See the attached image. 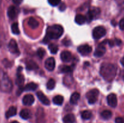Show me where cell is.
<instances>
[{"label": "cell", "instance_id": "obj_22", "mask_svg": "<svg viewBox=\"0 0 124 123\" xmlns=\"http://www.w3.org/2000/svg\"><path fill=\"white\" fill-rule=\"evenodd\" d=\"M38 88V85L36 83H33V82H31L28 84H26L24 88V90L25 91H33L35 90Z\"/></svg>", "mask_w": 124, "mask_h": 123}, {"label": "cell", "instance_id": "obj_17", "mask_svg": "<svg viewBox=\"0 0 124 123\" xmlns=\"http://www.w3.org/2000/svg\"><path fill=\"white\" fill-rule=\"evenodd\" d=\"M17 112V109L16 107H15V106H11L10 107H9V109H8V110L7 111L6 113V116L7 118H9L10 117L13 116L15 115L16 114Z\"/></svg>", "mask_w": 124, "mask_h": 123}, {"label": "cell", "instance_id": "obj_25", "mask_svg": "<svg viewBox=\"0 0 124 123\" xmlns=\"http://www.w3.org/2000/svg\"><path fill=\"white\" fill-rule=\"evenodd\" d=\"M53 102L54 104L60 106V105L62 104L63 102H64V98L61 95H56L53 97Z\"/></svg>", "mask_w": 124, "mask_h": 123}, {"label": "cell", "instance_id": "obj_9", "mask_svg": "<svg viewBox=\"0 0 124 123\" xmlns=\"http://www.w3.org/2000/svg\"><path fill=\"white\" fill-rule=\"evenodd\" d=\"M8 49L12 54H17L19 53V50L18 49V45L15 39H11L8 43Z\"/></svg>", "mask_w": 124, "mask_h": 123}, {"label": "cell", "instance_id": "obj_11", "mask_svg": "<svg viewBox=\"0 0 124 123\" xmlns=\"http://www.w3.org/2000/svg\"><path fill=\"white\" fill-rule=\"evenodd\" d=\"M55 60L53 57H49L45 62V67L48 71H53L55 68Z\"/></svg>", "mask_w": 124, "mask_h": 123}, {"label": "cell", "instance_id": "obj_42", "mask_svg": "<svg viewBox=\"0 0 124 123\" xmlns=\"http://www.w3.org/2000/svg\"></svg>", "mask_w": 124, "mask_h": 123}, {"label": "cell", "instance_id": "obj_26", "mask_svg": "<svg viewBox=\"0 0 124 123\" xmlns=\"http://www.w3.org/2000/svg\"><path fill=\"white\" fill-rule=\"evenodd\" d=\"M101 116L104 119H109L112 116V112L108 110H105L102 112Z\"/></svg>", "mask_w": 124, "mask_h": 123}, {"label": "cell", "instance_id": "obj_20", "mask_svg": "<svg viewBox=\"0 0 124 123\" xmlns=\"http://www.w3.org/2000/svg\"><path fill=\"white\" fill-rule=\"evenodd\" d=\"M28 25H29L30 28L33 29H35L36 28L38 27L39 26V22L36 20L35 18H29V21H28Z\"/></svg>", "mask_w": 124, "mask_h": 123}, {"label": "cell", "instance_id": "obj_37", "mask_svg": "<svg viewBox=\"0 0 124 123\" xmlns=\"http://www.w3.org/2000/svg\"><path fill=\"white\" fill-rule=\"evenodd\" d=\"M13 3L16 5H20L23 2V0H12Z\"/></svg>", "mask_w": 124, "mask_h": 123}, {"label": "cell", "instance_id": "obj_16", "mask_svg": "<svg viewBox=\"0 0 124 123\" xmlns=\"http://www.w3.org/2000/svg\"><path fill=\"white\" fill-rule=\"evenodd\" d=\"M61 59L64 62H69L72 59L71 53L69 51H64L61 54Z\"/></svg>", "mask_w": 124, "mask_h": 123}, {"label": "cell", "instance_id": "obj_23", "mask_svg": "<svg viewBox=\"0 0 124 123\" xmlns=\"http://www.w3.org/2000/svg\"><path fill=\"white\" fill-rule=\"evenodd\" d=\"M75 121V117L73 114H68L63 118L64 123H74Z\"/></svg>", "mask_w": 124, "mask_h": 123}, {"label": "cell", "instance_id": "obj_29", "mask_svg": "<svg viewBox=\"0 0 124 123\" xmlns=\"http://www.w3.org/2000/svg\"><path fill=\"white\" fill-rule=\"evenodd\" d=\"M48 49L52 54H56L58 51V46L54 43H51L48 45Z\"/></svg>", "mask_w": 124, "mask_h": 123}, {"label": "cell", "instance_id": "obj_4", "mask_svg": "<svg viewBox=\"0 0 124 123\" xmlns=\"http://www.w3.org/2000/svg\"><path fill=\"white\" fill-rule=\"evenodd\" d=\"M99 90L98 89H92V90H90L89 92L87 93L86 94V96L88 100V102L91 104H94L96 102L97 100H98V96H99Z\"/></svg>", "mask_w": 124, "mask_h": 123}, {"label": "cell", "instance_id": "obj_21", "mask_svg": "<svg viewBox=\"0 0 124 123\" xmlns=\"http://www.w3.org/2000/svg\"><path fill=\"white\" fill-rule=\"evenodd\" d=\"M75 22L76 23H77L79 25H82V24H84L87 20V19H86V16L82 15L81 14H78L75 16Z\"/></svg>", "mask_w": 124, "mask_h": 123}, {"label": "cell", "instance_id": "obj_35", "mask_svg": "<svg viewBox=\"0 0 124 123\" xmlns=\"http://www.w3.org/2000/svg\"><path fill=\"white\" fill-rule=\"evenodd\" d=\"M119 25L120 29L122 30H124V18L120 20Z\"/></svg>", "mask_w": 124, "mask_h": 123}, {"label": "cell", "instance_id": "obj_10", "mask_svg": "<svg viewBox=\"0 0 124 123\" xmlns=\"http://www.w3.org/2000/svg\"><path fill=\"white\" fill-rule=\"evenodd\" d=\"M108 104L112 107H115L117 104V98L116 95L115 94H109L107 98Z\"/></svg>", "mask_w": 124, "mask_h": 123}, {"label": "cell", "instance_id": "obj_36", "mask_svg": "<svg viewBox=\"0 0 124 123\" xmlns=\"http://www.w3.org/2000/svg\"><path fill=\"white\" fill-rule=\"evenodd\" d=\"M65 8H66V5L65 4V3L61 4L60 6H59V10L61 11H64Z\"/></svg>", "mask_w": 124, "mask_h": 123}, {"label": "cell", "instance_id": "obj_12", "mask_svg": "<svg viewBox=\"0 0 124 123\" xmlns=\"http://www.w3.org/2000/svg\"><path fill=\"white\" fill-rule=\"evenodd\" d=\"M34 102H35V98L31 94H27L23 98V103L25 106H31Z\"/></svg>", "mask_w": 124, "mask_h": 123}, {"label": "cell", "instance_id": "obj_33", "mask_svg": "<svg viewBox=\"0 0 124 123\" xmlns=\"http://www.w3.org/2000/svg\"><path fill=\"white\" fill-rule=\"evenodd\" d=\"M61 0H48V2L51 6H56L59 4Z\"/></svg>", "mask_w": 124, "mask_h": 123}, {"label": "cell", "instance_id": "obj_2", "mask_svg": "<svg viewBox=\"0 0 124 123\" xmlns=\"http://www.w3.org/2000/svg\"><path fill=\"white\" fill-rule=\"evenodd\" d=\"M64 28L60 25L55 24L47 28L46 36L44 39V43H47L50 39H58L63 34Z\"/></svg>", "mask_w": 124, "mask_h": 123}, {"label": "cell", "instance_id": "obj_3", "mask_svg": "<svg viewBox=\"0 0 124 123\" xmlns=\"http://www.w3.org/2000/svg\"><path fill=\"white\" fill-rule=\"evenodd\" d=\"M13 88V84L7 74L0 69V90L5 93L10 92Z\"/></svg>", "mask_w": 124, "mask_h": 123}, {"label": "cell", "instance_id": "obj_40", "mask_svg": "<svg viewBox=\"0 0 124 123\" xmlns=\"http://www.w3.org/2000/svg\"><path fill=\"white\" fill-rule=\"evenodd\" d=\"M117 1H119V2H124V0H117Z\"/></svg>", "mask_w": 124, "mask_h": 123}, {"label": "cell", "instance_id": "obj_30", "mask_svg": "<svg viewBox=\"0 0 124 123\" xmlns=\"http://www.w3.org/2000/svg\"><path fill=\"white\" fill-rule=\"evenodd\" d=\"M81 117L84 119H89L92 117V112L89 110H84L81 113Z\"/></svg>", "mask_w": 124, "mask_h": 123}, {"label": "cell", "instance_id": "obj_6", "mask_svg": "<svg viewBox=\"0 0 124 123\" xmlns=\"http://www.w3.org/2000/svg\"><path fill=\"white\" fill-rule=\"evenodd\" d=\"M106 34V30L104 27L98 26L93 30V37L94 39H99Z\"/></svg>", "mask_w": 124, "mask_h": 123}, {"label": "cell", "instance_id": "obj_32", "mask_svg": "<svg viewBox=\"0 0 124 123\" xmlns=\"http://www.w3.org/2000/svg\"><path fill=\"white\" fill-rule=\"evenodd\" d=\"M37 54L40 59H42L44 57L45 54H46V51L42 48H39L37 51Z\"/></svg>", "mask_w": 124, "mask_h": 123}, {"label": "cell", "instance_id": "obj_8", "mask_svg": "<svg viewBox=\"0 0 124 123\" xmlns=\"http://www.w3.org/2000/svg\"><path fill=\"white\" fill-rule=\"evenodd\" d=\"M78 51L81 54L83 55H88V54H90L92 52V48L89 45L84 44L79 46L78 48Z\"/></svg>", "mask_w": 124, "mask_h": 123}, {"label": "cell", "instance_id": "obj_7", "mask_svg": "<svg viewBox=\"0 0 124 123\" xmlns=\"http://www.w3.org/2000/svg\"><path fill=\"white\" fill-rule=\"evenodd\" d=\"M100 14V9L99 8L96 7H92L88 11L86 16L87 20H88V22H90L94 18H97Z\"/></svg>", "mask_w": 124, "mask_h": 123}, {"label": "cell", "instance_id": "obj_5", "mask_svg": "<svg viewBox=\"0 0 124 123\" xmlns=\"http://www.w3.org/2000/svg\"><path fill=\"white\" fill-rule=\"evenodd\" d=\"M107 43H108V40H105L98 46L94 53V56L97 57H101L104 55V54L106 52L105 45H106Z\"/></svg>", "mask_w": 124, "mask_h": 123}, {"label": "cell", "instance_id": "obj_39", "mask_svg": "<svg viewBox=\"0 0 124 123\" xmlns=\"http://www.w3.org/2000/svg\"><path fill=\"white\" fill-rule=\"evenodd\" d=\"M121 63L122 64V66H124V57H122V59H121Z\"/></svg>", "mask_w": 124, "mask_h": 123}, {"label": "cell", "instance_id": "obj_1", "mask_svg": "<svg viewBox=\"0 0 124 123\" xmlns=\"http://www.w3.org/2000/svg\"><path fill=\"white\" fill-rule=\"evenodd\" d=\"M117 73V67L115 65L109 63H104L101 66L100 74L106 81L112 82Z\"/></svg>", "mask_w": 124, "mask_h": 123}, {"label": "cell", "instance_id": "obj_18", "mask_svg": "<svg viewBox=\"0 0 124 123\" xmlns=\"http://www.w3.org/2000/svg\"><path fill=\"white\" fill-rule=\"evenodd\" d=\"M19 115L23 119H28L31 117V112L29 110L27 109H23L20 112V113H19Z\"/></svg>", "mask_w": 124, "mask_h": 123}, {"label": "cell", "instance_id": "obj_28", "mask_svg": "<svg viewBox=\"0 0 124 123\" xmlns=\"http://www.w3.org/2000/svg\"><path fill=\"white\" fill-rule=\"evenodd\" d=\"M11 29H12V33L15 34H19V33H20L18 24L17 22H15L12 24V27H11Z\"/></svg>", "mask_w": 124, "mask_h": 123}, {"label": "cell", "instance_id": "obj_41", "mask_svg": "<svg viewBox=\"0 0 124 123\" xmlns=\"http://www.w3.org/2000/svg\"><path fill=\"white\" fill-rule=\"evenodd\" d=\"M19 123L18 121H12V123Z\"/></svg>", "mask_w": 124, "mask_h": 123}, {"label": "cell", "instance_id": "obj_27", "mask_svg": "<svg viewBox=\"0 0 124 123\" xmlns=\"http://www.w3.org/2000/svg\"><path fill=\"white\" fill-rule=\"evenodd\" d=\"M71 66H67V65L62 66L60 68V71L62 73H70L73 71V68Z\"/></svg>", "mask_w": 124, "mask_h": 123}, {"label": "cell", "instance_id": "obj_24", "mask_svg": "<svg viewBox=\"0 0 124 123\" xmlns=\"http://www.w3.org/2000/svg\"><path fill=\"white\" fill-rule=\"evenodd\" d=\"M38 65L36 64L34 61L32 60H29L26 63V68L29 70H35L37 69L38 68Z\"/></svg>", "mask_w": 124, "mask_h": 123}, {"label": "cell", "instance_id": "obj_34", "mask_svg": "<svg viewBox=\"0 0 124 123\" xmlns=\"http://www.w3.org/2000/svg\"><path fill=\"white\" fill-rule=\"evenodd\" d=\"M116 123H124V117H117L115 119Z\"/></svg>", "mask_w": 124, "mask_h": 123}, {"label": "cell", "instance_id": "obj_14", "mask_svg": "<svg viewBox=\"0 0 124 123\" xmlns=\"http://www.w3.org/2000/svg\"><path fill=\"white\" fill-rule=\"evenodd\" d=\"M36 95H37V97L38 98V99L39 100V101L42 102L43 104L46 105V106H48L50 104V100H48V98H47V96L41 91H39L36 93Z\"/></svg>", "mask_w": 124, "mask_h": 123}, {"label": "cell", "instance_id": "obj_13", "mask_svg": "<svg viewBox=\"0 0 124 123\" xmlns=\"http://www.w3.org/2000/svg\"><path fill=\"white\" fill-rule=\"evenodd\" d=\"M18 13V9L13 6H11L7 10V15L10 19H13L16 17Z\"/></svg>", "mask_w": 124, "mask_h": 123}, {"label": "cell", "instance_id": "obj_38", "mask_svg": "<svg viewBox=\"0 0 124 123\" xmlns=\"http://www.w3.org/2000/svg\"><path fill=\"white\" fill-rule=\"evenodd\" d=\"M115 44L117 45H121L122 43V41L120 39H115Z\"/></svg>", "mask_w": 124, "mask_h": 123}, {"label": "cell", "instance_id": "obj_31", "mask_svg": "<svg viewBox=\"0 0 124 123\" xmlns=\"http://www.w3.org/2000/svg\"><path fill=\"white\" fill-rule=\"evenodd\" d=\"M56 82L54 81V80L53 79V78H50L47 83V88L49 90H52V89H53L54 88Z\"/></svg>", "mask_w": 124, "mask_h": 123}, {"label": "cell", "instance_id": "obj_15", "mask_svg": "<svg viewBox=\"0 0 124 123\" xmlns=\"http://www.w3.org/2000/svg\"><path fill=\"white\" fill-rule=\"evenodd\" d=\"M22 70V68L19 67L18 69L17 72L16 79V83L19 86H22L24 83V77L23 75L21 73V71Z\"/></svg>", "mask_w": 124, "mask_h": 123}, {"label": "cell", "instance_id": "obj_19", "mask_svg": "<svg viewBox=\"0 0 124 123\" xmlns=\"http://www.w3.org/2000/svg\"><path fill=\"white\" fill-rule=\"evenodd\" d=\"M80 99V94L78 92H74L70 96V103L72 104H76L78 102Z\"/></svg>", "mask_w": 124, "mask_h": 123}]
</instances>
